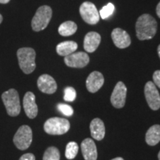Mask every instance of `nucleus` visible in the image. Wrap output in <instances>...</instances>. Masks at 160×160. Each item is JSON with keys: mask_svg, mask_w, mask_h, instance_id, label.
Returning a JSON list of instances; mask_svg holds the SVG:
<instances>
[{"mask_svg": "<svg viewBox=\"0 0 160 160\" xmlns=\"http://www.w3.org/2000/svg\"><path fill=\"white\" fill-rule=\"evenodd\" d=\"M19 160H36V158L35 156L33 155V153H28L22 156V157L19 158Z\"/></svg>", "mask_w": 160, "mask_h": 160, "instance_id": "27", "label": "nucleus"}, {"mask_svg": "<svg viewBox=\"0 0 160 160\" xmlns=\"http://www.w3.org/2000/svg\"><path fill=\"white\" fill-rule=\"evenodd\" d=\"M11 0H0V3L1 4H7Z\"/></svg>", "mask_w": 160, "mask_h": 160, "instance_id": "29", "label": "nucleus"}, {"mask_svg": "<svg viewBox=\"0 0 160 160\" xmlns=\"http://www.w3.org/2000/svg\"><path fill=\"white\" fill-rule=\"evenodd\" d=\"M157 31V22L152 16L145 13L138 18L136 23L137 37L139 40L151 39Z\"/></svg>", "mask_w": 160, "mask_h": 160, "instance_id": "1", "label": "nucleus"}, {"mask_svg": "<svg viewBox=\"0 0 160 160\" xmlns=\"http://www.w3.org/2000/svg\"><path fill=\"white\" fill-rule=\"evenodd\" d=\"M114 5L112 3H108L107 5L104 6L100 10V11L99 12L100 17L102 19H107V18L110 17L113 14V12H114Z\"/></svg>", "mask_w": 160, "mask_h": 160, "instance_id": "23", "label": "nucleus"}, {"mask_svg": "<svg viewBox=\"0 0 160 160\" xmlns=\"http://www.w3.org/2000/svg\"><path fill=\"white\" fill-rule=\"evenodd\" d=\"M43 160H60L59 151L56 147H49L45 151Z\"/></svg>", "mask_w": 160, "mask_h": 160, "instance_id": "22", "label": "nucleus"}, {"mask_svg": "<svg viewBox=\"0 0 160 160\" xmlns=\"http://www.w3.org/2000/svg\"><path fill=\"white\" fill-rule=\"evenodd\" d=\"M79 151V146L75 142H70L66 145L65 148V157L68 159H73L77 155Z\"/></svg>", "mask_w": 160, "mask_h": 160, "instance_id": "21", "label": "nucleus"}, {"mask_svg": "<svg viewBox=\"0 0 160 160\" xmlns=\"http://www.w3.org/2000/svg\"><path fill=\"white\" fill-rule=\"evenodd\" d=\"M20 68L25 74H30L36 68V52L31 48H22L17 52Z\"/></svg>", "mask_w": 160, "mask_h": 160, "instance_id": "2", "label": "nucleus"}, {"mask_svg": "<svg viewBox=\"0 0 160 160\" xmlns=\"http://www.w3.org/2000/svg\"><path fill=\"white\" fill-rule=\"evenodd\" d=\"M77 24L72 21H67L61 24L58 29L59 33L62 37H69L77 32Z\"/></svg>", "mask_w": 160, "mask_h": 160, "instance_id": "20", "label": "nucleus"}, {"mask_svg": "<svg viewBox=\"0 0 160 160\" xmlns=\"http://www.w3.org/2000/svg\"><path fill=\"white\" fill-rule=\"evenodd\" d=\"M65 65L71 68H82L89 63V56L85 52H73L71 54L66 56L64 59Z\"/></svg>", "mask_w": 160, "mask_h": 160, "instance_id": "9", "label": "nucleus"}, {"mask_svg": "<svg viewBox=\"0 0 160 160\" xmlns=\"http://www.w3.org/2000/svg\"><path fill=\"white\" fill-rule=\"evenodd\" d=\"M2 20H3L2 16V14H0V24L2 23Z\"/></svg>", "mask_w": 160, "mask_h": 160, "instance_id": "32", "label": "nucleus"}, {"mask_svg": "<svg viewBox=\"0 0 160 160\" xmlns=\"http://www.w3.org/2000/svg\"><path fill=\"white\" fill-rule=\"evenodd\" d=\"M52 17V9L48 5L39 7L31 21V27L34 31H43L47 28Z\"/></svg>", "mask_w": 160, "mask_h": 160, "instance_id": "4", "label": "nucleus"}, {"mask_svg": "<svg viewBox=\"0 0 160 160\" xmlns=\"http://www.w3.org/2000/svg\"><path fill=\"white\" fill-rule=\"evenodd\" d=\"M111 38L114 45L120 49L126 48L131 43V37L128 33L121 28L113 29L111 33Z\"/></svg>", "mask_w": 160, "mask_h": 160, "instance_id": "13", "label": "nucleus"}, {"mask_svg": "<svg viewBox=\"0 0 160 160\" xmlns=\"http://www.w3.org/2000/svg\"><path fill=\"white\" fill-rule=\"evenodd\" d=\"M23 107L27 117L34 119L38 114V107L36 103V97L31 91L27 92L23 98Z\"/></svg>", "mask_w": 160, "mask_h": 160, "instance_id": "12", "label": "nucleus"}, {"mask_svg": "<svg viewBox=\"0 0 160 160\" xmlns=\"http://www.w3.org/2000/svg\"><path fill=\"white\" fill-rule=\"evenodd\" d=\"M37 86L40 91L47 94H53L57 89L55 79L48 74L40 76L37 80Z\"/></svg>", "mask_w": 160, "mask_h": 160, "instance_id": "11", "label": "nucleus"}, {"mask_svg": "<svg viewBox=\"0 0 160 160\" xmlns=\"http://www.w3.org/2000/svg\"><path fill=\"white\" fill-rule=\"evenodd\" d=\"M157 51H158V54H159V58H160V45H159V47H158Z\"/></svg>", "mask_w": 160, "mask_h": 160, "instance_id": "31", "label": "nucleus"}, {"mask_svg": "<svg viewBox=\"0 0 160 160\" xmlns=\"http://www.w3.org/2000/svg\"><path fill=\"white\" fill-rule=\"evenodd\" d=\"M145 96L148 105L153 111H157L160 108V95L156 87L155 84L152 82H148L145 86Z\"/></svg>", "mask_w": 160, "mask_h": 160, "instance_id": "8", "label": "nucleus"}, {"mask_svg": "<svg viewBox=\"0 0 160 160\" xmlns=\"http://www.w3.org/2000/svg\"><path fill=\"white\" fill-rule=\"evenodd\" d=\"M70 128L69 121L64 118H50L44 124V130L50 135L65 134L69 131Z\"/></svg>", "mask_w": 160, "mask_h": 160, "instance_id": "5", "label": "nucleus"}, {"mask_svg": "<svg viewBox=\"0 0 160 160\" xmlns=\"http://www.w3.org/2000/svg\"><path fill=\"white\" fill-rule=\"evenodd\" d=\"M78 45L73 41H65L57 46V52L59 56L66 57L71 54L77 50Z\"/></svg>", "mask_w": 160, "mask_h": 160, "instance_id": "19", "label": "nucleus"}, {"mask_svg": "<svg viewBox=\"0 0 160 160\" xmlns=\"http://www.w3.org/2000/svg\"><path fill=\"white\" fill-rule=\"evenodd\" d=\"M81 150L85 160H97V149L93 139L87 138L81 143Z\"/></svg>", "mask_w": 160, "mask_h": 160, "instance_id": "15", "label": "nucleus"}, {"mask_svg": "<svg viewBox=\"0 0 160 160\" xmlns=\"http://www.w3.org/2000/svg\"><path fill=\"white\" fill-rule=\"evenodd\" d=\"M158 158H159V160H160V151L159 152V154H158Z\"/></svg>", "mask_w": 160, "mask_h": 160, "instance_id": "33", "label": "nucleus"}, {"mask_svg": "<svg viewBox=\"0 0 160 160\" xmlns=\"http://www.w3.org/2000/svg\"><path fill=\"white\" fill-rule=\"evenodd\" d=\"M79 13L86 23L95 25L99 21V13L94 4L91 2H85L80 5Z\"/></svg>", "mask_w": 160, "mask_h": 160, "instance_id": "7", "label": "nucleus"}, {"mask_svg": "<svg viewBox=\"0 0 160 160\" xmlns=\"http://www.w3.org/2000/svg\"><path fill=\"white\" fill-rule=\"evenodd\" d=\"M91 137L97 141H101L105 135V127L102 120L99 118H95L90 124Z\"/></svg>", "mask_w": 160, "mask_h": 160, "instance_id": "17", "label": "nucleus"}, {"mask_svg": "<svg viewBox=\"0 0 160 160\" xmlns=\"http://www.w3.org/2000/svg\"><path fill=\"white\" fill-rule=\"evenodd\" d=\"M153 83L160 88V71H156L153 75Z\"/></svg>", "mask_w": 160, "mask_h": 160, "instance_id": "26", "label": "nucleus"}, {"mask_svg": "<svg viewBox=\"0 0 160 160\" xmlns=\"http://www.w3.org/2000/svg\"><path fill=\"white\" fill-rule=\"evenodd\" d=\"M127 88L122 82H119L116 85L111 97L112 105L116 108H122L125 106Z\"/></svg>", "mask_w": 160, "mask_h": 160, "instance_id": "10", "label": "nucleus"}, {"mask_svg": "<svg viewBox=\"0 0 160 160\" xmlns=\"http://www.w3.org/2000/svg\"><path fill=\"white\" fill-rule=\"evenodd\" d=\"M145 141L148 145L154 146L160 142V125H154L148 130L145 135Z\"/></svg>", "mask_w": 160, "mask_h": 160, "instance_id": "18", "label": "nucleus"}, {"mask_svg": "<svg viewBox=\"0 0 160 160\" xmlns=\"http://www.w3.org/2000/svg\"><path fill=\"white\" fill-rule=\"evenodd\" d=\"M64 99L67 102H73L74 101L76 97H77V92L75 89L72 87H67L64 91Z\"/></svg>", "mask_w": 160, "mask_h": 160, "instance_id": "24", "label": "nucleus"}, {"mask_svg": "<svg viewBox=\"0 0 160 160\" xmlns=\"http://www.w3.org/2000/svg\"><path fill=\"white\" fill-rule=\"evenodd\" d=\"M104 82V77L100 72H92L86 80V87L88 91L91 93H96L102 87Z\"/></svg>", "mask_w": 160, "mask_h": 160, "instance_id": "14", "label": "nucleus"}, {"mask_svg": "<svg viewBox=\"0 0 160 160\" xmlns=\"http://www.w3.org/2000/svg\"><path fill=\"white\" fill-rule=\"evenodd\" d=\"M2 99L5 106L8 114L11 117H17L21 111L19 97L15 89L11 88L4 92L2 95Z\"/></svg>", "mask_w": 160, "mask_h": 160, "instance_id": "3", "label": "nucleus"}, {"mask_svg": "<svg viewBox=\"0 0 160 160\" xmlns=\"http://www.w3.org/2000/svg\"><path fill=\"white\" fill-rule=\"evenodd\" d=\"M57 108L62 114L67 117H71L73 113V108L67 104L60 103L57 105Z\"/></svg>", "mask_w": 160, "mask_h": 160, "instance_id": "25", "label": "nucleus"}, {"mask_svg": "<svg viewBox=\"0 0 160 160\" xmlns=\"http://www.w3.org/2000/svg\"><path fill=\"white\" fill-rule=\"evenodd\" d=\"M111 160H124V159L122 157H117V158H114V159H113Z\"/></svg>", "mask_w": 160, "mask_h": 160, "instance_id": "30", "label": "nucleus"}, {"mask_svg": "<svg viewBox=\"0 0 160 160\" xmlns=\"http://www.w3.org/2000/svg\"><path fill=\"white\" fill-rule=\"evenodd\" d=\"M157 14L158 17L160 18V2L157 5Z\"/></svg>", "mask_w": 160, "mask_h": 160, "instance_id": "28", "label": "nucleus"}, {"mask_svg": "<svg viewBox=\"0 0 160 160\" xmlns=\"http://www.w3.org/2000/svg\"><path fill=\"white\" fill-rule=\"evenodd\" d=\"M101 42V36L97 32H89L84 39V49L88 53H93L99 47Z\"/></svg>", "mask_w": 160, "mask_h": 160, "instance_id": "16", "label": "nucleus"}, {"mask_svg": "<svg viewBox=\"0 0 160 160\" xmlns=\"http://www.w3.org/2000/svg\"><path fill=\"white\" fill-rule=\"evenodd\" d=\"M33 139L32 130L28 125H22L18 129L13 137V143L18 149L25 151L31 145Z\"/></svg>", "mask_w": 160, "mask_h": 160, "instance_id": "6", "label": "nucleus"}]
</instances>
